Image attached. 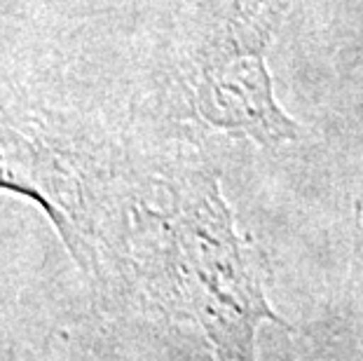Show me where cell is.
Returning <instances> with one entry per match:
<instances>
[{
  "instance_id": "obj_1",
  "label": "cell",
  "mask_w": 363,
  "mask_h": 361,
  "mask_svg": "<svg viewBox=\"0 0 363 361\" xmlns=\"http://www.w3.org/2000/svg\"><path fill=\"white\" fill-rule=\"evenodd\" d=\"M145 216L157 223L167 242L160 253L174 274V289L188 296L218 350L225 357H251L253 328L274 314L249 272L216 188L183 209Z\"/></svg>"
},
{
  "instance_id": "obj_3",
  "label": "cell",
  "mask_w": 363,
  "mask_h": 361,
  "mask_svg": "<svg viewBox=\"0 0 363 361\" xmlns=\"http://www.w3.org/2000/svg\"><path fill=\"white\" fill-rule=\"evenodd\" d=\"M0 190L30 199L82 272L96 260V206L87 183L52 145L0 104Z\"/></svg>"
},
{
  "instance_id": "obj_2",
  "label": "cell",
  "mask_w": 363,
  "mask_h": 361,
  "mask_svg": "<svg viewBox=\"0 0 363 361\" xmlns=\"http://www.w3.org/2000/svg\"><path fill=\"white\" fill-rule=\"evenodd\" d=\"M286 0H253L237 5V14L202 57L197 82L199 111L208 122L230 132L277 143L296 136V125L279 111L272 96V80L265 68L269 35L279 21Z\"/></svg>"
}]
</instances>
